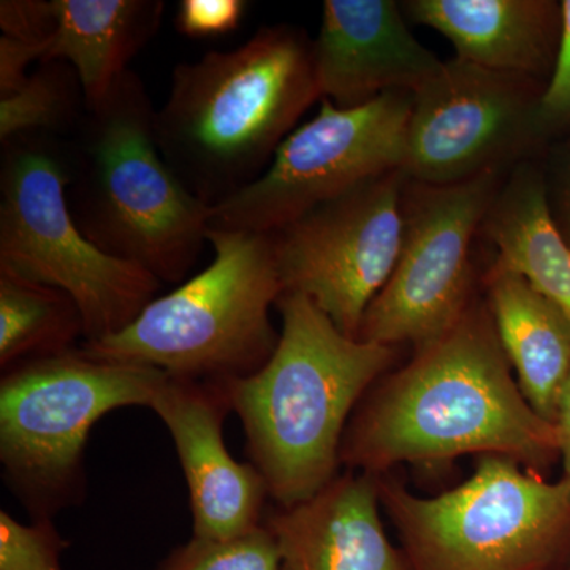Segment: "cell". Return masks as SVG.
I'll return each mask as SVG.
<instances>
[{"mask_svg":"<svg viewBox=\"0 0 570 570\" xmlns=\"http://www.w3.org/2000/svg\"><path fill=\"white\" fill-rule=\"evenodd\" d=\"M401 9L452 41L460 61L550 81L561 40L557 0H407Z\"/></svg>","mask_w":570,"mask_h":570,"instance_id":"obj_16","label":"cell"},{"mask_svg":"<svg viewBox=\"0 0 570 570\" xmlns=\"http://www.w3.org/2000/svg\"><path fill=\"white\" fill-rule=\"evenodd\" d=\"M2 148L0 268L70 295L85 321V343L122 332L163 283L82 234L67 195L73 159L50 138L22 135Z\"/></svg>","mask_w":570,"mask_h":570,"instance_id":"obj_8","label":"cell"},{"mask_svg":"<svg viewBox=\"0 0 570 570\" xmlns=\"http://www.w3.org/2000/svg\"><path fill=\"white\" fill-rule=\"evenodd\" d=\"M313 58L322 99L344 110L417 92L444 63L409 31L393 0H325Z\"/></svg>","mask_w":570,"mask_h":570,"instance_id":"obj_14","label":"cell"},{"mask_svg":"<svg viewBox=\"0 0 570 570\" xmlns=\"http://www.w3.org/2000/svg\"><path fill=\"white\" fill-rule=\"evenodd\" d=\"M69 547L55 520L24 524L0 510V570H63L62 553Z\"/></svg>","mask_w":570,"mask_h":570,"instance_id":"obj_23","label":"cell"},{"mask_svg":"<svg viewBox=\"0 0 570 570\" xmlns=\"http://www.w3.org/2000/svg\"><path fill=\"white\" fill-rule=\"evenodd\" d=\"M561 17L557 63L540 99V126L550 145L570 134V0H562Z\"/></svg>","mask_w":570,"mask_h":570,"instance_id":"obj_24","label":"cell"},{"mask_svg":"<svg viewBox=\"0 0 570 570\" xmlns=\"http://www.w3.org/2000/svg\"><path fill=\"white\" fill-rule=\"evenodd\" d=\"M41 62V50L36 45L0 37V97L20 91L28 82L32 62Z\"/></svg>","mask_w":570,"mask_h":570,"instance_id":"obj_28","label":"cell"},{"mask_svg":"<svg viewBox=\"0 0 570 570\" xmlns=\"http://www.w3.org/2000/svg\"><path fill=\"white\" fill-rule=\"evenodd\" d=\"M542 164L551 216L570 247V134L551 142Z\"/></svg>","mask_w":570,"mask_h":570,"instance_id":"obj_27","label":"cell"},{"mask_svg":"<svg viewBox=\"0 0 570 570\" xmlns=\"http://www.w3.org/2000/svg\"><path fill=\"white\" fill-rule=\"evenodd\" d=\"M275 354L227 384L246 450L281 508L316 497L336 478L351 414L395 360L393 346L341 332L306 295L284 292Z\"/></svg>","mask_w":570,"mask_h":570,"instance_id":"obj_3","label":"cell"},{"mask_svg":"<svg viewBox=\"0 0 570 570\" xmlns=\"http://www.w3.org/2000/svg\"><path fill=\"white\" fill-rule=\"evenodd\" d=\"M489 309L519 387L540 417L554 423L570 374V317L510 273H487Z\"/></svg>","mask_w":570,"mask_h":570,"instance_id":"obj_19","label":"cell"},{"mask_svg":"<svg viewBox=\"0 0 570 570\" xmlns=\"http://www.w3.org/2000/svg\"><path fill=\"white\" fill-rule=\"evenodd\" d=\"M480 232L494 249L487 273L523 277L570 317V247L551 216L542 157L505 175Z\"/></svg>","mask_w":570,"mask_h":570,"instance_id":"obj_18","label":"cell"},{"mask_svg":"<svg viewBox=\"0 0 570 570\" xmlns=\"http://www.w3.org/2000/svg\"><path fill=\"white\" fill-rule=\"evenodd\" d=\"M167 374L116 362L85 347L32 360L0 377V466L31 520L85 504L86 445L116 409L151 406Z\"/></svg>","mask_w":570,"mask_h":570,"instance_id":"obj_6","label":"cell"},{"mask_svg":"<svg viewBox=\"0 0 570 570\" xmlns=\"http://www.w3.org/2000/svg\"><path fill=\"white\" fill-rule=\"evenodd\" d=\"M566 570H570V568L566 569Z\"/></svg>","mask_w":570,"mask_h":570,"instance_id":"obj_30","label":"cell"},{"mask_svg":"<svg viewBox=\"0 0 570 570\" xmlns=\"http://www.w3.org/2000/svg\"><path fill=\"white\" fill-rule=\"evenodd\" d=\"M245 0H183L176 11V29L190 39H213L238 29Z\"/></svg>","mask_w":570,"mask_h":570,"instance_id":"obj_25","label":"cell"},{"mask_svg":"<svg viewBox=\"0 0 570 570\" xmlns=\"http://www.w3.org/2000/svg\"><path fill=\"white\" fill-rule=\"evenodd\" d=\"M2 36L36 45L40 50L55 31L51 2L45 0H2L0 2Z\"/></svg>","mask_w":570,"mask_h":570,"instance_id":"obj_26","label":"cell"},{"mask_svg":"<svg viewBox=\"0 0 570 570\" xmlns=\"http://www.w3.org/2000/svg\"><path fill=\"white\" fill-rule=\"evenodd\" d=\"M156 111L132 70L104 102L86 110L70 208L94 245L163 284L179 285L208 245L212 206L195 197L164 159Z\"/></svg>","mask_w":570,"mask_h":570,"instance_id":"obj_4","label":"cell"},{"mask_svg":"<svg viewBox=\"0 0 570 570\" xmlns=\"http://www.w3.org/2000/svg\"><path fill=\"white\" fill-rule=\"evenodd\" d=\"M80 337L85 321L70 295L0 268V370L69 352Z\"/></svg>","mask_w":570,"mask_h":570,"instance_id":"obj_20","label":"cell"},{"mask_svg":"<svg viewBox=\"0 0 570 570\" xmlns=\"http://www.w3.org/2000/svg\"><path fill=\"white\" fill-rule=\"evenodd\" d=\"M517 464L485 456L468 482L436 498L377 478L412 569L566 570L570 478L549 482Z\"/></svg>","mask_w":570,"mask_h":570,"instance_id":"obj_7","label":"cell"},{"mask_svg":"<svg viewBox=\"0 0 570 570\" xmlns=\"http://www.w3.org/2000/svg\"><path fill=\"white\" fill-rule=\"evenodd\" d=\"M406 183L390 171L272 234L284 292L313 299L354 340L400 257Z\"/></svg>","mask_w":570,"mask_h":570,"instance_id":"obj_12","label":"cell"},{"mask_svg":"<svg viewBox=\"0 0 570 570\" xmlns=\"http://www.w3.org/2000/svg\"><path fill=\"white\" fill-rule=\"evenodd\" d=\"M412 92L382 94L362 107L328 99L288 135L264 175L212 208V228L275 234L371 179L403 170Z\"/></svg>","mask_w":570,"mask_h":570,"instance_id":"obj_9","label":"cell"},{"mask_svg":"<svg viewBox=\"0 0 570 570\" xmlns=\"http://www.w3.org/2000/svg\"><path fill=\"white\" fill-rule=\"evenodd\" d=\"M558 438H560V459L566 478H570V374L558 401L557 419Z\"/></svg>","mask_w":570,"mask_h":570,"instance_id":"obj_29","label":"cell"},{"mask_svg":"<svg viewBox=\"0 0 570 570\" xmlns=\"http://www.w3.org/2000/svg\"><path fill=\"white\" fill-rule=\"evenodd\" d=\"M55 31L41 62L69 63L86 110L107 99L163 24V0H51Z\"/></svg>","mask_w":570,"mask_h":570,"instance_id":"obj_17","label":"cell"},{"mask_svg":"<svg viewBox=\"0 0 570 570\" xmlns=\"http://www.w3.org/2000/svg\"><path fill=\"white\" fill-rule=\"evenodd\" d=\"M208 245L205 269L154 298L122 332L82 347L189 381L230 384L258 373L279 341L269 317L284 294L275 239L209 228Z\"/></svg>","mask_w":570,"mask_h":570,"instance_id":"obj_5","label":"cell"},{"mask_svg":"<svg viewBox=\"0 0 570 570\" xmlns=\"http://www.w3.org/2000/svg\"><path fill=\"white\" fill-rule=\"evenodd\" d=\"M546 85L453 58L412 96L404 174L448 186L540 159Z\"/></svg>","mask_w":570,"mask_h":570,"instance_id":"obj_11","label":"cell"},{"mask_svg":"<svg viewBox=\"0 0 570 570\" xmlns=\"http://www.w3.org/2000/svg\"><path fill=\"white\" fill-rule=\"evenodd\" d=\"M505 175L448 186L407 176L400 257L367 307L358 340L419 351L459 324L472 303V243Z\"/></svg>","mask_w":570,"mask_h":570,"instance_id":"obj_10","label":"cell"},{"mask_svg":"<svg viewBox=\"0 0 570 570\" xmlns=\"http://www.w3.org/2000/svg\"><path fill=\"white\" fill-rule=\"evenodd\" d=\"M86 115L80 80L69 63L41 62L20 91L0 97L2 145L31 134H67Z\"/></svg>","mask_w":570,"mask_h":570,"instance_id":"obj_21","label":"cell"},{"mask_svg":"<svg viewBox=\"0 0 570 570\" xmlns=\"http://www.w3.org/2000/svg\"><path fill=\"white\" fill-rule=\"evenodd\" d=\"M377 478L336 475L316 497L264 519L283 570H414L382 523Z\"/></svg>","mask_w":570,"mask_h":570,"instance_id":"obj_15","label":"cell"},{"mask_svg":"<svg viewBox=\"0 0 570 570\" xmlns=\"http://www.w3.org/2000/svg\"><path fill=\"white\" fill-rule=\"evenodd\" d=\"M317 100L313 39L295 26H265L235 50L175 67L156 111L157 145L184 186L213 208L265 174Z\"/></svg>","mask_w":570,"mask_h":570,"instance_id":"obj_2","label":"cell"},{"mask_svg":"<svg viewBox=\"0 0 570 570\" xmlns=\"http://www.w3.org/2000/svg\"><path fill=\"white\" fill-rule=\"evenodd\" d=\"M157 570H283L281 551L262 523L227 539L194 538L176 547Z\"/></svg>","mask_w":570,"mask_h":570,"instance_id":"obj_22","label":"cell"},{"mask_svg":"<svg viewBox=\"0 0 570 570\" xmlns=\"http://www.w3.org/2000/svg\"><path fill=\"white\" fill-rule=\"evenodd\" d=\"M510 366L489 305L472 302L449 333L360 401L341 464L379 478L397 463L485 453L550 468L560 459L557 425L531 407Z\"/></svg>","mask_w":570,"mask_h":570,"instance_id":"obj_1","label":"cell"},{"mask_svg":"<svg viewBox=\"0 0 570 570\" xmlns=\"http://www.w3.org/2000/svg\"><path fill=\"white\" fill-rule=\"evenodd\" d=\"M149 409L174 439L194 538L227 539L261 527L268 487L253 463H239L225 445L224 422L234 412L227 384L168 376Z\"/></svg>","mask_w":570,"mask_h":570,"instance_id":"obj_13","label":"cell"}]
</instances>
